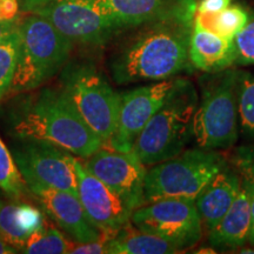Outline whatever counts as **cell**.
Listing matches in <instances>:
<instances>
[{
	"mask_svg": "<svg viewBox=\"0 0 254 254\" xmlns=\"http://www.w3.org/2000/svg\"><path fill=\"white\" fill-rule=\"evenodd\" d=\"M193 23L179 20L147 24L111 60V74L117 84L160 81L193 68L190 38Z\"/></svg>",
	"mask_w": 254,
	"mask_h": 254,
	"instance_id": "6da1fadb",
	"label": "cell"
},
{
	"mask_svg": "<svg viewBox=\"0 0 254 254\" xmlns=\"http://www.w3.org/2000/svg\"><path fill=\"white\" fill-rule=\"evenodd\" d=\"M13 129L23 140L47 142L80 158L90 157L104 145L63 88L40 92L19 113Z\"/></svg>",
	"mask_w": 254,
	"mask_h": 254,
	"instance_id": "7a4b0ae2",
	"label": "cell"
},
{
	"mask_svg": "<svg viewBox=\"0 0 254 254\" xmlns=\"http://www.w3.org/2000/svg\"><path fill=\"white\" fill-rule=\"evenodd\" d=\"M198 91L192 81L177 78L163 106L139 133L132 152L145 166L180 154L193 139Z\"/></svg>",
	"mask_w": 254,
	"mask_h": 254,
	"instance_id": "3957f363",
	"label": "cell"
},
{
	"mask_svg": "<svg viewBox=\"0 0 254 254\" xmlns=\"http://www.w3.org/2000/svg\"><path fill=\"white\" fill-rule=\"evenodd\" d=\"M241 71L226 68L200 78V95L193 122L196 147L225 150L238 140L240 129L239 84Z\"/></svg>",
	"mask_w": 254,
	"mask_h": 254,
	"instance_id": "277c9868",
	"label": "cell"
},
{
	"mask_svg": "<svg viewBox=\"0 0 254 254\" xmlns=\"http://www.w3.org/2000/svg\"><path fill=\"white\" fill-rule=\"evenodd\" d=\"M20 53L12 84L13 93L40 87L65 65L73 43L46 18L31 14L19 23Z\"/></svg>",
	"mask_w": 254,
	"mask_h": 254,
	"instance_id": "5b68a950",
	"label": "cell"
},
{
	"mask_svg": "<svg viewBox=\"0 0 254 254\" xmlns=\"http://www.w3.org/2000/svg\"><path fill=\"white\" fill-rule=\"evenodd\" d=\"M226 164L219 151L195 147L152 165L145 177V204L161 199L194 200Z\"/></svg>",
	"mask_w": 254,
	"mask_h": 254,
	"instance_id": "8992f818",
	"label": "cell"
},
{
	"mask_svg": "<svg viewBox=\"0 0 254 254\" xmlns=\"http://www.w3.org/2000/svg\"><path fill=\"white\" fill-rule=\"evenodd\" d=\"M63 90L82 119L106 145L118 124L120 93L92 65L67 69Z\"/></svg>",
	"mask_w": 254,
	"mask_h": 254,
	"instance_id": "52a82bcc",
	"label": "cell"
},
{
	"mask_svg": "<svg viewBox=\"0 0 254 254\" xmlns=\"http://www.w3.org/2000/svg\"><path fill=\"white\" fill-rule=\"evenodd\" d=\"M21 9L46 18L73 44L100 45L120 30L103 12L81 0H23Z\"/></svg>",
	"mask_w": 254,
	"mask_h": 254,
	"instance_id": "ba28073f",
	"label": "cell"
},
{
	"mask_svg": "<svg viewBox=\"0 0 254 254\" xmlns=\"http://www.w3.org/2000/svg\"><path fill=\"white\" fill-rule=\"evenodd\" d=\"M131 224L138 230L172 243L180 252L194 247L202 238V226L193 199H161L132 212Z\"/></svg>",
	"mask_w": 254,
	"mask_h": 254,
	"instance_id": "9c48e42d",
	"label": "cell"
},
{
	"mask_svg": "<svg viewBox=\"0 0 254 254\" xmlns=\"http://www.w3.org/2000/svg\"><path fill=\"white\" fill-rule=\"evenodd\" d=\"M13 157L25 183L36 182L78 195L73 157L63 148L44 141L25 140L14 148Z\"/></svg>",
	"mask_w": 254,
	"mask_h": 254,
	"instance_id": "30bf717a",
	"label": "cell"
},
{
	"mask_svg": "<svg viewBox=\"0 0 254 254\" xmlns=\"http://www.w3.org/2000/svg\"><path fill=\"white\" fill-rule=\"evenodd\" d=\"M176 77L153 81L145 86L120 93L118 124L106 146L117 151L131 152L141 129L165 104L176 84Z\"/></svg>",
	"mask_w": 254,
	"mask_h": 254,
	"instance_id": "8fae6325",
	"label": "cell"
},
{
	"mask_svg": "<svg viewBox=\"0 0 254 254\" xmlns=\"http://www.w3.org/2000/svg\"><path fill=\"white\" fill-rule=\"evenodd\" d=\"M98 179L117 192L134 211L145 204L144 183L146 166L133 152L117 151L103 145L82 161Z\"/></svg>",
	"mask_w": 254,
	"mask_h": 254,
	"instance_id": "7c38bea8",
	"label": "cell"
},
{
	"mask_svg": "<svg viewBox=\"0 0 254 254\" xmlns=\"http://www.w3.org/2000/svg\"><path fill=\"white\" fill-rule=\"evenodd\" d=\"M106 14L120 30L157 21L193 23L196 0H81Z\"/></svg>",
	"mask_w": 254,
	"mask_h": 254,
	"instance_id": "4fadbf2b",
	"label": "cell"
},
{
	"mask_svg": "<svg viewBox=\"0 0 254 254\" xmlns=\"http://www.w3.org/2000/svg\"><path fill=\"white\" fill-rule=\"evenodd\" d=\"M78 180V196L82 207L101 232H118L131 222L133 209L118 193L98 179L84 166L80 159L73 158Z\"/></svg>",
	"mask_w": 254,
	"mask_h": 254,
	"instance_id": "5bb4252c",
	"label": "cell"
},
{
	"mask_svg": "<svg viewBox=\"0 0 254 254\" xmlns=\"http://www.w3.org/2000/svg\"><path fill=\"white\" fill-rule=\"evenodd\" d=\"M26 186L39 200L45 213L74 241L90 243L103 236L104 232L94 226L78 195L36 182H28Z\"/></svg>",
	"mask_w": 254,
	"mask_h": 254,
	"instance_id": "9a60e30c",
	"label": "cell"
},
{
	"mask_svg": "<svg viewBox=\"0 0 254 254\" xmlns=\"http://www.w3.org/2000/svg\"><path fill=\"white\" fill-rule=\"evenodd\" d=\"M243 182L234 167L226 164L194 199L205 230H212L230 209L239 194Z\"/></svg>",
	"mask_w": 254,
	"mask_h": 254,
	"instance_id": "2e32d148",
	"label": "cell"
},
{
	"mask_svg": "<svg viewBox=\"0 0 254 254\" xmlns=\"http://www.w3.org/2000/svg\"><path fill=\"white\" fill-rule=\"evenodd\" d=\"M190 60L193 68L204 73H217L230 68L236 62L233 39L219 36L193 19Z\"/></svg>",
	"mask_w": 254,
	"mask_h": 254,
	"instance_id": "e0dca14e",
	"label": "cell"
},
{
	"mask_svg": "<svg viewBox=\"0 0 254 254\" xmlns=\"http://www.w3.org/2000/svg\"><path fill=\"white\" fill-rule=\"evenodd\" d=\"M251 227V194L243 184L239 194L212 230L208 244L215 250L231 251L243 247L249 241Z\"/></svg>",
	"mask_w": 254,
	"mask_h": 254,
	"instance_id": "ac0fdd59",
	"label": "cell"
},
{
	"mask_svg": "<svg viewBox=\"0 0 254 254\" xmlns=\"http://www.w3.org/2000/svg\"><path fill=\"white\" fill-rule=\"evenodd\" d=\"M179 249L163 238L131 227V222L117 232L107 243L111 254H173Z\"/></svg>",
	"mask_w": 254,
	"mask_h": 254,
	"instance_id": "d6986e66",
	"label": "cell"
},
{
	"mask_svg": "<svg viewBox=\"0 0 254 254\" xmlns=\"http://www.w3.org/2000/svg\"><path fill=\"white\" fill-rule=\"evenodd\" d=\"M249 18L250 13L243 6L232 4L217 14H202L196 12L194 15V20L199 21L202 26L227 39H234L245 27Z\"/></svg>",
	"mask_w": 254,
	"mask_h": 254,
	"instance_id": "ffe728a7",
	"label": "cell"
},
{
	"mask_svg": "<svg viewBox=\"0 0 254 254\" xmlns=\"http://www.w3.org/2000/svg\"><path fill=\"white\" fill-rule=\"evenodd\" d=\"M20 53L19 26L0 41V100L11 91Z\"/></svg>",
	"mask_w": 254,
	"mask_h": 254,
	"instance_id": "44dd1931",
	"label": "cell"
},
{
	"mask_svg": "<svg viewBox=\"0 0 254 254\" xmlns=\"http://www.w3.org/2000/svg\"><path fill=\"white\" fill-rule=\"evenodd\" d=\"M73 241H69L58 228L44 225L28 238L21 253L26 254H64L69 253Z\"/></svg>",
	"mask_w": 254,
	"mask_h": 254,
	"instance_id": "7402d4cb",
	"label": "cell"
},
{
	"mask_svg": "<svg viewBox=\"0 0 254 254\" xmlns=\"http://www.w3.org/2000/svg\"><path fill=\"white\" fill-rule=\"evenodd\" d=\"M0 190L9 198L19 200L26 190L20 171L15 164L14 157L8 151L7 146L0 138Z\"/></svg>",
	"mask_w": 254,
	"mask_h": 254,
	"instance_id": "603a6c76",
	"label": "cell"
},
{
	"mask_svg": "<svg viewBox=\"0 0 254 254\" xmlns=\"http://www.w3.org/2000/svg\"><path fill=\"white\" fill-rule=\"evenodd\" d=\"M240 129L254 142V73L241 71L239 84Z\"/></svg>",
	"mask_w": 254,
	"mask_h": 254,
	"instance_id": "cb8c5ba5",
	"label": "cell"
},
{
	"mask_svg": "<svg viewBox=\"0 0 254 254\" xmlns=\"http://www.w3.org/2000/svg\"><path fill=\"white\" fill-rule=\"evenodd\" d=\"M18 202L0 200V236L21 253L30 236L20 227L17 217Z\"/></svg>",
	"mask_w": 254,
	"mask_h": 254,
	"instance_id": "d4e9b609",
	"label": "cell"
},
{
	"mask_svg": "<svg viewBox=\"0 0 254 254\" xmlns=\"http://www.w3.org/2000/svg\"><path fill=\"white\" fill-rule=\"evenodd\" d=\"M234 51L238 66H254V12L250 14L245 27L234 37Z\"/></svg>",
	"mask_w": 254,
	"mask_h": 254,
	"instance_id": "484cf974",
	"label": "cell"
},
{
	"mask_svg": "<svg viewBox=\"0 0 254 254\" xmlns=\"http://www.w3.org/2000/svg\"><path fill=\"white\" fill-rule=\"evenodd\" d=\"M232 164L244 185L254 193V144L236 148L232 154Z\"/></svg>",
	"mask_w": 254,
	"mask_h": 254,
	"instance_id": "4316f807",
	"label": "cell"
},
{
	"mask_svg": "<svg viewBox=\"0 0 254 254\" xmlns=\"http://www.w3.org/2000/svg\"><path fill=\"white\" fill-rule=\"evenodd\" d=\"M17 217L20 227L28 236L34 232L41 230L45 225L43 214L36 206L27 204V202H19L17 209Z\"/></svg>",
	"mask_w": 254,
	"mask_h": 254,
	"instance_id": "83f0119b",
	"label": "cell"
},
{
	"mask_svg": "<svg viewBox=\"0 0 254 254\" xmlns=\"http://www.w3.org/2000/svg\"><path fill=\"white\" fill-rule=\"evenodd\" d=\"M20 11V0H0V21H17Z\"/></svg>",
	"mask_w": 254,
	"mask_h": 254,
	"instance_id": "f1b7e54d",
	"label": "cell"
},
{
	"mask_svg": "<svg viewBox=\"0 0 254 254\" xmlns=\"http://www.w3.org/2000/svg\"><path fill=\"white\" fill-rule=\"evenodd\" d=\"M232 0H200L196 12L202 14H217L231 5Z\"/></svg>",
	"mask_w": 254,
	"mask_h": 254,
	"instance_id": "f546056e",
	"label": "cell"
},
{
	"mask_svg": "<svg viewBox=\"0 0 254 254\" xmlns=\"http://www.w3.org/2000/svg\"><path fill=\"white\" fill-rule=\"evenodd\" d=\"M18 26H19L18 20L17 21H11V23L0 21V41L4 39L6 36H8L11 32H13Z\"/></svg>",
	"mask_w": 254,
	"mask_h": 254,
	"instance_id": "4dcf8cb0",
	"label": "cell"
},
{
	"mask_svg": "<svg viewBox=\"0 0 254 254\" xmlns=\"http://www.w3.org/2000/svg\"><path fill=\"white\" fill-rule=\"evenodd\" d=\"M251 227H250V233H249V241L251 245H254V193L251 192Z\"/></svg>",
	"mask_w": 254,
	"mask_h": 254,
	"instance_id": "1f68e13d",
	"label": "cell"
},
{
	"mask_svg": "<svg viewBox=\"0 0 254 254\" xmlns=\"http://www.w3.org/2000/svg\"><path fill=\"white\" fill-rule=\"evenodd\" d=\"M14 253H19V251L0 236V254H14Z\"/></svg>",
	"mask_w": 254,
	"mask_h": 254,
	"instance_id": "d6a6232c",
	"label": "cell"
}]
</instances>
